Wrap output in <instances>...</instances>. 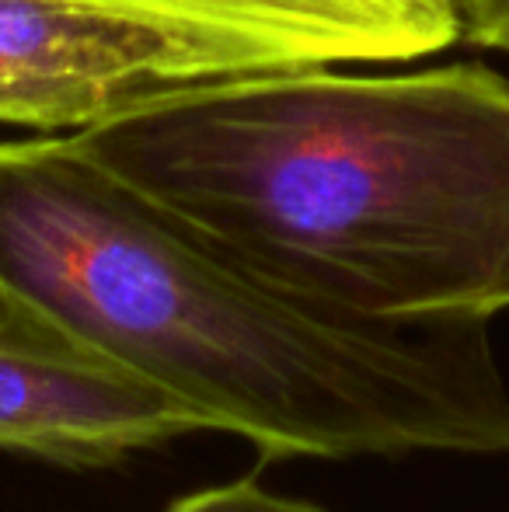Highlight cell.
<instances>
[{"mask_svg":"<svg viewBox=\"0 0 509 512\" xmlns=\"http://www.w3.org/2000/svg\"><path fill=\"white\" fill-rule=\"evenodd\" d=\"M60 140L318 304L387 321L509 310V81L482 63L265 70Z\"/></svg>","mask_w":509,"mask_h":512,"instance_id":"obj_1","label":"cell"},{"mask_svg":"<svg viewBox=\"0 0 509 512\" xmlns=\"http://www.w3.org/2000/svg\"><path fill=\"white\" fill-rule=\"evenodd\" d=\"M0 293L265 457L509 453L489 321H387L248 269L63 147L0 140Z\"/></svg>","mask_w":509,"mask_h":512,"instance_id":"obj_2","label":"cell"},{"mask_svg":"<svg viewBox=\"0 0 509 512\" xmlns=\"http://www.w3.org/2000/svg\"><path fill=\"white\" fill-rule=\"evenodd\" d=\"M276 70L262 56L74 0H0V126L67 136L147 98Z\"/></svg>","mask_w":509,"mask_h":512,"instance_id":"obj_3","label":"cell"},{"mask_svg":"<svg viewBox=\"0 0 509 512\" xmlns=\"http://www.w3.org/2000/svg\"><path fill=\"white\" fill-rule=\"evenodd\" d=\"M217 432L126 366L0 293V446L63 467H112L133 453Z\"/></svg>","mask_w":509,"mask_h":512,"instance_id":"obj_4","label":"cell"},{"mask_svg":"<svg viewBox=\"0 0 509 512\" xmlns=\"http://www.w3.org/2000/svg\"><path fill=\"white\" fill-rule=\"evenodd\" d=\"M227 42L276 70L405 63L461 42L454 0H74Z\"/></svg>","mask_w":509,"mask_h":512,"instance_id":"obj_5","label":"cell"},{"mask_svg":"<svg viewBox=\"0 0 509 512\" xmlns=\"http://www.w3.org/2000/svg\"><path fill=\"white\" fill-rule=\"evenodd\" d=\"M164 512H325L314 502L290 499V495H279L262 488L252 478L227 481V485L199 488L182 499H175Z\"/></svg>","mask_w":509,"mask_h":512,"instance_id":"obj_6","label":"cell"},{"mask_svg":"<svg viewBox=\"0 0 509 512\" xmlns=\"http://www.w3.org/2000/svg\"><path fill=\"white\" fill-rule=\"evenodd\" d=\"M461 42L509 56V0H454Z\"/></svg>","mask_w":509,"mask_h":512,"instance_id":"obj_7","label":"cell"}]
</instances>
